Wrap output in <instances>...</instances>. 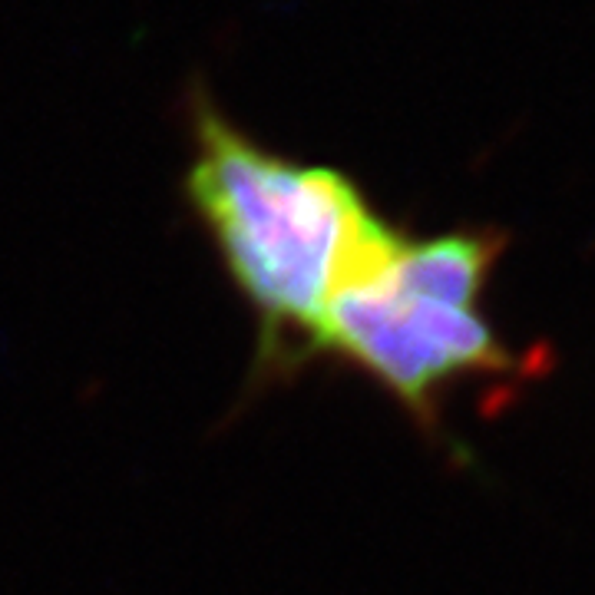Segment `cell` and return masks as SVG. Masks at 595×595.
<instances>
[{"label":"cell","instance_id":"obj_2","mask_svg":"<svg viewBox=\"0 0 595 595\" xmlns=\"http://www.w3.org/2000/svg\"><path fill=\"white\" fill-rule=\"evenodd\" d=\"M503 238L457 229L397 238L328 305L315 354L354 364L417 420H434L440 394L467 377L513 374L516 361L483 315Z\"/></svg>","mask_w":595,"mask_h":595},{"label":"cell","instance_id":"obj_1","mask_svg":"<svg viewBox=\"0 0 595 595\" xmlns=\"http://www.w3.org/2000/svg\"><path fill=\"white\" fill-rule=\"evenodd\" d=\"M186 196L275 364L315 354L334 295L397 238L351 176L268 153L209 106L196 116Z\"/></svg>","mask_w":595,"mask_h":595}]
</instances>
